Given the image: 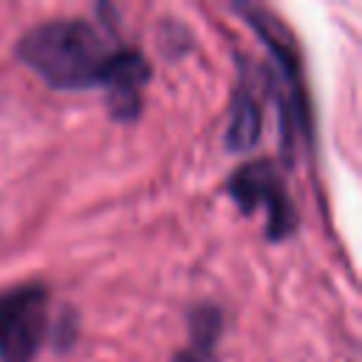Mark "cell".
I'll list each match as a JSON object with an SVG mask.
<instances>
[{
	"mask_svg": "<svg viewBox=\"0 0 362 362\" xmlns=\"http://www.w3.org/2000/svg\"><path fill=\"white\" fill-rule=\"evenodd\" d=\"M14 54L51 90L102 88L110 116L119 122L139 116L141 93L153 74L139 48L116 40L113 23L99 25L88 17L40 23L17 40Z\"/></svg>",
	"mask_w": 362,
	"mask_h": 362,
	"instance_id": "cell-1",
	"label": "cell"
},
{
	"mask_svg": "<svg viewBox=\"0 0 362 362\" xmlns=\"http://www.w3.org/2000/svg\"><path fill=\"white\" fill-rule=\"evenodd\" d=\"M235 11L243 14V20L252 25V31L260 37V42L269 51L274 74L269 76V85L274 90V105L280 107V139H283V153L288 156L286 161L291 164L294 156V141L303 139L311 144V105L303 82V62H300V48L294 34L283 25V20L255 3H235Z\"/></svg>",
	"mask_w": 362,
	"mask_h": 362,
	"instance_id": "cell-2",
	"label": "cell"
},
{
	"mask_svg": "<svg viewBox=\"0 0 362 362\" xmlns=\"http://www.w3.org/2000/svg\"><path fill=\"white\" fill-rule=\"evenodd\" d=\"M226 192L238 204L243 215H263L266 238L280 243L294 235L297 229V209L294 201L277 175L274 164L269 158H255L240 164L226 178Z\"/></svg>",
	"mask_w": 362,
	"mask_h": 362,
	"instance_id": "cell-3",
	"label": "cell"
},
{
	"mask_svg": "<svg viewBox=\"0 0 362 362\" xmlns=\"http://www.w3.org/2000/svg\"><path fill=\"white\" fill-rule=\"evenodd\" d=\"M48 331V288L23 283L0 291V362H34Z\"/></svg>",
	"mask_w": 362,
	"mask_h": 362,
	"instance_id": "cell-4",
	"label": "cell"
},
{
	"mask_svg": "<svg viewBox=\"0 0 362 362\" xmlns=\"http://www.w3.org/2000/svg\"><path fill=\"white\" fill-rule=\"evenodd\" d=\"M260 127H263V105H260V93L255 85V74L252 71H240V85L229 102V122H226V150L232 153H246L257 144L260 139Z\"/></svg>",
	"mask_w": 362,
	"mask_h": 362,
	"instance_id": "cell-5",
	"label": "cell"
},
{
	"mask_svg": "<svg viewBox=\"0 0 362 362\" xmlns=\"http://www.w3.org/2000/svg\"><path fill=\"white\" fill-rule=\"evenodd\" d=\"M223 331V311L212 303H201L189 311V342L173 356V362H212L218 337Z\"/></svg>",
	"mask_w": 362,
	"mask_h": 362,
	"instance_id": "cell-6",
	"label": "cell"
}]
</instances>
